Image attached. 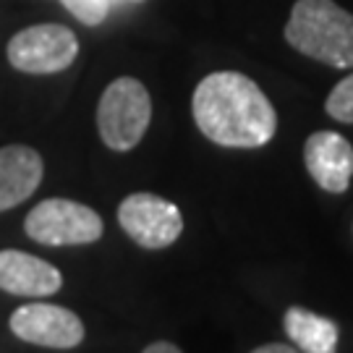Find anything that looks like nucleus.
<instances>
[{"label": "nucleus", "instance_id": "f257e3e1", "mask_svg": "<svg viewBox=\"0 0 353 353\" xmlns=\"http://www.w3.org/2000/svg\"><path fill=\"white\" fill-rule=\"evenodd\" d=\"M196 128L220 147L256 150L278 131V113L259 84L239 71H214L194 89Z\"/></svg>", "mask_w": 353, "mask_h": 353}, {"label": "nucleus", "instance_id": "f03ea898", "mask_svg": "<svg viewBox=\"0 0 353 353\" xmlns=\"http://www.w3.org/2000/svg\"><path fill=\"white\" fill-rule=\"evenodd\" d=\"M285 42L306 58L332 68H353V13L335 0H296Z\"/></svg>", "mask_w": 353, "mask_h": 353}, {"label": "nucleus", "instance_id": "7ed1b4c3", "mask_svg": "<svg viewBox=\"0 0 353 353\" xmlns=\"http://www.w3.org/2000/svg\"><path fill=\"white\" fill-rule=\"evenodd\" d=\"M152 121V100L139 79L121 76L108 84L97 105V131L113 152L134 150Z\"/></svg>", "mask_w": 353, "mask_h": 353}, {"label": "nucleus", "instance_id": "20e7f679", "mask_svg": "<svg viewBox=\"0 0 353 353\" xmlns=\"http://www.w3.org/2000/svg\"><path fill=\"white\" fill-rule=\"evenodd\" d=\"M26 236L45 246H84L102 239V217L74 199H45L24 220Z\"/></svg>", "mask_w": 353, "mask_h": 353}, {"label": "nucleus", "instance_id": "39448f33", "mask_svg": "<svg viewBox=\"0 0 353 353\" xmlns=\"http://www.w3.org/2000/svg\"><path fill=\"white\" fill-rule=\"evenodd\" d=\"M8 63L24 74H58L65 71L79 55V39L63 24L26 26L13 34L8 48Z\"/></svg>", "mask_w": 353, "mask_h": 353}, {"label": "nucleus", "instance_id": "423d86ee", "mask_svg": "<svg viewBox=\"0 0 353 353\" xmlns=\"http://www.w3.org/2000/svg\"><path fill=\"white\" fill-rule=\"evenodd\" d=\"M118 223L141 249H168L183 233V217L173 202L150 191H137L118 207Z\"/></svg>", "mask_w": 353, "mask_h": 353}, {"label": "nucleus", "instance_id": "0eeeda50", "mask_svg": "<svg viewBox=\"0 0 353 353\" xmlns=\"http://www.w3.org/2000/svg\"><path fill=\"white\" fill-rule=\"evenodd\" d=\"M8 325L19 341L45 348H74L84 341L81 319L55 303H24L11 314Z\"/></svg>", "mask_w": 353, "mask_h": 353}, {"label": "nucleus", "instance_id": "6e6552de", "mask_svg": "<svg viewBox=\"0 0 353 353\" xmlns=\"http://www.w3.org/2000/svg\"><path fill=\"white\" fill-rule=\"evenodd\" d=\"M303 163L319 189L343 194L353 178V147L338 131H316L303 144Z\"/></svg>", "mask_w": 353, "mask_h": 353}, {"label": "nucleus", "instance_id": "1a4fd4ad", "mask_svg": "<svg viewBox=\"0 0 353 353\" xmlns=\"http://www.w3.org/2000/svg\"><path fill=\"white\" fill-rule=\"evenodd\" d=\"M63 285V275L34 254L3 249L0 252V290L26 299L52 296Z\"/></svg>", "mask_w": 353, "mask_h": 353}, {"label": "nucleus", "instance_id": "9d476101", "mask_svg": "<svg viewBox=\"0 0 353 353\" xmlns=\"http://www.w3.org/2000/svg\"><path fill=\"white\" fill-rule=\"evenodd\" d=\"M45 165L37 150L26 144L0 147V212L26 202L42 183Z\"/></svg>", "mask_w": 353, "mask_h": 353}, {"label": "nucleus", "instance_id": "9b49d317", "mask_svg": "<svg viewBox=\"0 0 353 353\" xmlns=\"http://www.w3.org/2000/svg\"><path fill=\"white\" fill-rule=\"evenodd\" d=\"M290 343L303 353H338V325L303 306H290L283 316Z\"/></svg>", "mask_w": 353, "mask_h": 353}, {"label": "nucleus", "instance_id": "f8f14e48", "mask_svg": "<svg viewBox=\"0 0 353 353\" xmlns=\"http://www.w3.org/2000/svg\"><path fill=\"white\" fill-rule=\"evenodd\" d=\"M325 110L330 118H335L341 123H353V74L332 87L327 102H325Z\"/></svg>", "mask_w": 353, "mask_h": 353}, {"label": "nucleus", "instance_id": "ddd939ff", "mask_svg": "<svg viewBox=\"0 0 353 353\" xmlns=\"http://www.w3.org/2000/svg\"><path fill=\"white\" fill-rule=\"evenodd\" d=\"M61 3H63L65 11L87 26L102 24L108 11H110V0H61Z\"/></svg>", "mask_w": 353, "mask_h": 353}, {"label": "nucleus", "instance_id": "4468645a", "mask_svg": "<svg viewBox=\"0 0 353 353\" xmlns=\"http://www.w3.org/2000/svg\"><path fill=\"white\" fill-rule=\"evenodd\" d=\"M252 353H299L296 348H290L288 343H270V345H259Z\"/></svg>", "mask_w": 353, "mask_h": 353}, {"label": "nucleus", "instance_id": "2eb2a0df", "mask_svg": "<svg viewBox=\"0 0 353 353\" xmlns=\"http://www.w3.org/2000/svg\"><path fill=\"white\" fill-rule=\"evenodd\" d=\"M141 353H183L178 345H173V343H165V341H157L152 343V345H147Z\"/></svg>", "mask_w": 353, "mask_h": 353}, {"label": "nucleus", "instance_id": "dca6fc26", "mask_svg": "<svg viewBox=\"0 0 353 353\" xmlns=\"http://www.w3.org/2000/svg\"><path fill=\"white\" fill-rule=\"evenodd\" d=\"M131 3H144V0H131Z\"/></svg>", "mask_w": 353, "mask_h": 353}]
</instances>
